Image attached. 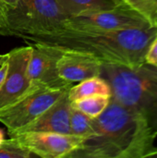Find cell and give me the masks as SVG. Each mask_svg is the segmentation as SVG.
Segmentation results:
<instances>
[{"label":"cell","mask_w":157,"mask_h":158,"mask_svg":"<svg viewBox=\"0 0 157 158\" xmlns=\"http://www.w3.org/2000/svg\"><path fill=\"white\" fill-rule=\"evenodd\" d=\"M156 31L157 28L115 31L62 28L50 33L22 36L21 39L59 51L81 53L102 64L134 68L145 62V55Z\"/></svg>","instance_id":"1"},{"label":"cell","mask_w":157,"mask_h":158,"mask_svg":"<svg viewBox=\"0 0 157 158\" xmlns=\"http://www.w3.org/2000/svg\"><path fill=\"white\" fill-rule=\"evenodd\" d=\"M94 122L96 133L68 157L145 158L156 149V137L145 120L112 98Z\"/></svg>","instance_id":"2"},{"label":"cell","mask_w":157,"mask_h":158,"mask_svg":"<svg viewBox=\"0 0 157 158\" xmlns=\"http://www.w3.org/2000/svg\"><path fill=\"white\" fill-rule=\"evenodd\" d=\"M101 77L111 88V98L140 115L156 137V67L145 62L134 68L102 64Z\"/></svg>","instance_id":"3"},{"label":"cell","mask_w":157,"mask_h":158,"mask_svg":"<svg viewBox=\"0 0 157 158\" xmlns=\"http://www.w3.org/2000/svg\"><path fill=\"white\" fill-rule=\"evenodd\" d=\"M68 17L55 0H18L8 16L0 35H36L60 29Z\"/></svg>","instance_id":"4"},{"label":"cell","mask_w":157,"mask_h":158,"mask_svg":"<svg viewBox=\"0 0 157 158\" xmlns=\"http://www.w3.org/2000/svg\"><path fill=\"white\" fill-rule=\"evenodd\" d=\"M68 89H47L31 84V89L20 99L0 110V122L14 133L43 113L55 104Z\"/></svg>","instance_id":"5"},{"label":"cell","mask_w":157,"mask_h":158,"mask_svg":"<svg viewBox=\"0 0 157 158\" xmlns=\"http://www.w3.org/2000/svg\"><path fill=\"white\" fill-rule=\"evenodd\" d=\"M115 31L125 29L153 28L137 12L123 6L112 9L83 13L68 18L60 29Z\"/></svg>","instance_id":"6"},{"label":"cell","mask_w":157,"mask_h":158,"mask_svg":"<svg viewBox=\"0 0 157 158\" xmlns=\"http://www.w3.org/2000/svg\"><path fill=\"white\" fill-rule=\"evenodd\" d=\"M11 138L31 155L43 158H68L85 141L73 134L34 131L17 133Z\"/></svg>","instance_id":"7"},{"label":"cell","mask_w":157,"mask_h":158,"mask_svg":"<svg viewBox=\"0 0 157 158\" xmlns=\"http://www.w3.org/2000/svg\"><path fill=\"white\" fill-rule=\"evenodd\" d=\"M31 46L28 63V76L31 84L47 89H68L71 82L63 80L57 70V60L61 51L53 47L26 42Z\"/></svg>","instance_id":"8"},{"label":"cell","mask_w":157,"mask_h":158,"mask_svg":"<svg viewBox=\"0 0 157 158\" xmlns=\"http://www.w3.org/2000/svg\"><path fill=\"white\" fill-rule=\"evenodd\" d=\"M31 46L14 48L9 52V65L3 83L0 86V110L12 105L31 89V84L28 76V63Z\"/></svg>","instance_id":"9"},{"label":"cell","mask_w":157,"mask_h":158,"mask_svg":"<svg viewBox=\"0 0 157 158\" xmlns=\"http://www.w3.org/2000/svg\"><path fill=\"white\" fill-rule=\"evenodd\" d=\"M70 110L71 105L67 92L38 118L19 131L9 135L29 131L70 134Z\"/></svg>","instance_id":"10"},{"label":"cell","mask_w":157,"mask_h":158,"mask_svg":"<svg viewBox=\"0 0 157 158\" xmlns=\"http://www.w3.org/2000/svg\"><path fill=\"white\" fill-rule=\"evenodd\" d=\"M56 66L60 77L71 83L101 76L102 71V63L97 59L81 53L69 51H61Z\"/></svg>","instance_id":"11"},{"label":"cell","mask_w":157,"mask_h":158,"mask_svg":"<svg viewBox=\"0 0 157 158\" xmlns=\"http://www.w3.org/2000/svg\"><path fill=\"white\" fill-rule=\"evenodd\" d=\"M64 14L73 17L83 13L108 10L116 6L112 0H55Z\"/></svg>","instance_id":"12"},{"label":"cell","mask_w":157,"mask_h":158,"mask_svg":"<svg viewBox=\"0 0 157 158\" xmlns=\"http://www.w3.org/2000/svg\"><path fill=\"white\" fill-rule=\"evenodd\" d=\"M96 94L111 96V88L108 82L101 76H95L79 81L78 84L71 86L68 91V96L70 102Z\"/></svg>","instance_id":"13"},{"label":"cell","mask_w":157,"mask_h":158,"mask_svg":"<svg viewBox=\"0 0 157 158\" xmlns=\"http://www.w3.org/2000/svg\"><path fill=\"white\" fill-rule=\"evenodd\" d=\"M116 6L130 8L140 14L153 28H157V0H112Z\"/></svg>","instance_id":"14"},{"label":"cell","mask_w":157,"mask_h":158,"mask_svg":"<svg viewBox=\"0 0 157 158\" xmlns=\"http://www.w3.org/2000/svg\"><path fill=\"white\" fill-rule=\"evenodd\" d=\"M110 99L111 96L96 94L71 101L70 105L71 107L80 110L91 118H97L107 107Z\"/></svg>","instance_id":"15"},{"label":"cell","mask_w":157,"mask_h":158,"mask_svg":"<svg viewBox=\"0 0 157 158\" xmlns=\"http://www.w3.org/2000/svg\"><path fill=\"white\" fill-rule=\"evenodd\" d=\"M69 125L70 134L82 137L85 140L96 133L94 118H91L73 107L70 110Z\"/></svg>","instance_id":"16"},{"label":"cell","mask_w":157,"mask_h":158,"mask_svg":"<svg viewBox=\"0 0 157 158\" xmlns=\"http://www.w3.org/2000/svg\"><path fill=\"white\" fill-rule=\"evenodd\" d=\"M32 155L13 138L4 140L0 145V158H30Z\"/></svg>","instance_id":"17"},{"label":"cell","mask_w":157,"mask_h":158,"mask_svg":"<svg viewBox=\"0 0 157 158\" xmlns=\"http://www.w3.org/2000/svg\"><path fill=\"white\" fill-rule=\"evenodd\" d=\"M18 0H0V32L5 28L9 12L16 7Z\"/></svg>","instance_id":"18"},{"label":"cell","mask_w":157,"mask_h":158,"mask_svg":"<svg viewBox=\"0 0 157 158\" xmlns=\"http://www.w3.org/2000/svg\"><path fill=\"white\" fill-rule=\"evenodd\" d=\"M145 63L157 68V31L151 42L145 55Z\"/></svg>","instance_id":"19"},{"label":"cell","mask_w":157,"mask_h":158,"mask_svg":"<svg viewBox=\"0 0 157 158\" xmlns=\"http://www.w3.org/2000/svg\"><path fill=\"white\" fill-rule=\"evenodd\" d=\"M9 65V52L6 54H0V86L3 83Z\"/></svg>","instance_id":"20"},{"label":"cell","mask_w":157,"mask_h":158,"mask_svg":"<svg viewBox=\"0 0 157 158\" xmlns=\"http://www.w3.org/2000/svg\"><path fill=\"white\" fill-rule=\"evenodd\" d=\"M4 140H5V138H4V132H3V131L0 129V145H1V143H3Z\"/></svg>","instance_id":"21"},{"label":"cell","mask_w":157,"mask_h":158,"mask_svg":"<svg viewBox=\"0 0 157 158\" xmlns=\"http://www.w3.org/2000/svg\"><path fill=\"white\" fill-rule=\"evenodd\" d=\"M157 156V148L155 149V151L154 152V154H153V156Z\"/></svg>","instance_id":"22"}]
</instances>
